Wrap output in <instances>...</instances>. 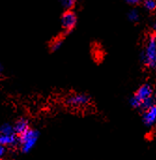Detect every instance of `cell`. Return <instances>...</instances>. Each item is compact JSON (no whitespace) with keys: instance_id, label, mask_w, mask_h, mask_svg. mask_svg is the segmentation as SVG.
I'll return each mask as SVG.
<instances>
[{"instance_id":"ba28073f","label":"cell","mask_w":156,"mask_h":160,"mask_svg":"<svg viewBox=\"0 0 156 160\" xmlns=\"http://www.w3.org/2000/svg\"><path fill=\"white\" fill-rule=\"evenodd\" d=\"M17 143H18V137L16 134H10V135L0 134V145L7 147V146H15Z\"/></svg>"},{"instance_id":"277c9868","label":"cell","mask_w":156,"mask_h":160,"mask_svg":"<svg viewBox=\"0 0 156 160\" xmlns=\"http://www.w3.org/2000/svg\"><path fill=\"white\" fill-rule=\"evenodd\" d=\"M90 100V97L86 94H73L66 98V102L72 107H83L88 105Z\"/></svg>"},{"instance_id":"4fadbf2b","label":"cell","mask_w":156,"mask_h":160,"mask_svg":"<svg viewBox=\"0 0 156 160\" xmlns=\"http://www.w3.org/2000/svg\"><path fill=\"white\" fill-rule=\"evenodd\" d=\"M128 19L131 21V22H138L139 20V12L137 10V9H131L129 12H128Z\"/></svg>"},{"instance_id":"9c48e42d","label":"cell","mask_w":156,"mask_h":160,"mask_svg":"<svg viewBox=\"0 0 156 160\" xmlns=\"http://www.w3.org/2000/svg\"><path fill=\"white\" fill-rule=\"evenodd\" d=\"M0 134L3 135H10V134H15L14 130H13V126H11L10 124H3L0 127Z\"/></svg>"},{"instance_id":"5b68a950","label":"cell","mask_w":156,"mask_h":160,"mask_svg":"<svg viewBox=\"0 0 156 160\" xmlns=\"http://www.w3.org/2000/svg\"><path fill=\"white\" fill-rule=\"evenodd\" d=\"M154 97V88L151 84L149 83H145L143 85H141L138 91L136 92L134 98L141 104V102L145 101L148 98H151Z\"/></svg>"},{"instance_id":"8992f818","label":"cell","mask_w":156,"mask_h":160,"mask_svg":"<svg viewBox=\"0 0 156 160\" xmlns=\"http://www.w3.org/2000/svg\"><path fill=\"white\" fill-rule=\"evenodd\" d=\"M143 122L145 126L151 128L155 125L156 122V106H153L145 111H143L142 114Z\"/></svg>"},{"instance_id":"e0dca14e","label":"cell","mask_w":156,"mask_h":160,"mask_svg":"<svg viewBox=\"0 0 156 160\" xmlns=\"http://www.w3.org/2000/svg\"><path fill=\"white\" fill-rule=\"evenodd\" d=\"M2 70V65H1V63H0V71Z\"/></svg>"},{"instance_id":"9a60e30c","label":"cell","mask_w":156,"mask_h":160,"mask_svg":"<svg viewBox=\"0 0 156 160\" xmlns=\"http://www.w3.org/2000/svg\"><path fill=\"white\" fill-rule=\"evenodd\" d=\"M6 152H7L6 147L3 146V145H0V160L4 158V156L6 155Z\"/></svg>"},{"instance_id":"6da1fadb","label":"cell","mask_w":156,"mask_h":160,"mask_svg":"<svg viewBox=\"0 0 156 160\" xmlns=\"http://www.w3.org/2000/svg\"><path fill=\"white\" fill-rule=\"evenodd\" d=\"M140 58L142 62L150 68H155L156 67V37L155 34L149 36L145 49L141 52Z\"/></svg>"},{"instance_id":"52a82bcc","label":"cell","mask_w":156,"mask_h":160,"mask_svg":"<svg viewBox=\"0 0 156 160\" xmlns=\"http://www.w3.org/2000/svg\"><path fill=\"white\" fill-rule=\"evenodd\" d=\"M29 122L25 118H20L13 126V130L16 135H22L29 129Z\"/></svg>"},{"instance_id":"3957f363","label":"cell","mask_w":156,"mask_h":160,"mask_svg":"<svg viewBox=\"0 0 156 160\" xmlns=\"http://www.w3.org/2000/svg\"><path fill=\"white\" fill-rule=\"evenodd\" d=\"M62 27L67 34L71 32L77 24V16L73 10H66L61 19Z\"/></svg>"},{"instance_id":"5bb4252c","label":"cell","mask_w":156,"mask_h":160,"mask_svg":"<svg viewBox=\"0 0 156 160\" xmlns=\"http://www.w3.org/2000/svg\"><path fill=\"white\" fill-rule=\"evenodd\" d=\"M62 44H63V39L62 38H56L51 44V50L52 52H55V51H57V50H59L61 48Z\"/></svg>"},{"instance_id":"30bf717a","label":"cell","mask_w":156,"mask_h":160,"mask_svg":"<svg viewBox=\"0 0 156 160\" xmlns=\"http://www.w3.org/2000/svg\"><path fill=\"white\" fill-rule=\"evenodd\" d=\"M153 106H155V99H154V97H153V98H148V99H146L145 101L141 102V104H140V109L143 110V111H145V110H147V109H149V108H151V107H153Z\"/></svg>"},{"instance_id":"7a4b0ae2","label":"cell","mask_w":156,"mask_h":160,"mask_svg":"<svg viewBox=\"0 0 156 160\" xmlns=\"http://www.w3.org/2000/svg\"><path fill=\"white\" fill-rule=\"evenodd\" d=\"M39 137V132L36 129L29 128L27 131L18 137V143L21 146L22 153L30 152L36 145Z\"/></svg>"},{"instance_id":"8fae6325","label":"cell","mask_w":156,"mask_h":160,"mask_svg":"<svg viewBox=\"0 0 156 160\" xmlns=\"http://www.w3.org/2000/svg\"><path fill=\"white\" fill-rule=\"evenodd\" d=\"M77 0H61V4L66 10H72Z\"/></svg>"},{"instance_id":"2e32d148","label":"cell","mask_w":156,"mask_h":160,"mask_svg":"<svg viewBox=\"0 0 156 160\" xmlns=\"http://www.w3.org/2000/svg\"><path fill=\"white\" fill-rule=\"evenodd\" d=\"M125 1L130 5H137L140 2V0H125Z\"/></svg>"},{"instance_id":"7c38bea8","label":"cell","mask_w":156,"mask_h":160,"mask_svg":"<svg viewBox=\"0 0 156 160\" xmlns=\"http://www.w3.org/2000/svg\"><path fill=\"white\" fill-rule=\"evenodd\" d=\"M143 6L147 10L154 11L156 8V1L155 0H144Z\"/></svg>"}]
</instances>
